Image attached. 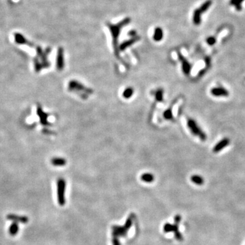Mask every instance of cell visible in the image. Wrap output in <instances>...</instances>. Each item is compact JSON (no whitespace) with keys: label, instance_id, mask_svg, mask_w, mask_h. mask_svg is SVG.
<instances>
[{"label":"cell","instance_id":"d6986e66","mask_svg":"<svg viewBox=\"0 0 245 245\" xmlns=\"http://www.w3.org/2000/svg\"><path fill=\"white\" fill-rule=\"evenodd\" d=\"M211 4H212V1L211 0H207L201 6V7L199 8V10L202 12V14H203L204 12H205L210 7Z\"/></svg>","mask_w":245,"mask_h":245},{"label":"cell","instance_id":"8fae6325","mask_svg":"<svg viewBox=\"0 0 245 245\" xmlns=\"http://www.w3.org/2000/svg\"><path fill=\"white\" fill-rule=\"evenodd\" d=\"M37 113H38V115L39 116V117H40V123L43 125H48V121H47V118H48V115L47 114L44 113V112L42 111V110L40 107H38Z\"/></svg>","mask_w":245,"mask_h":245},{"label":"cell","instance_id":"30bf717a","mask_svg":"<svg viewBox=\"0 0 245 245\" xmlns=\"http://www.w3.org/2000/svg\"><path fill=\"white\" fill-rule=\"evenodd\" d=\"M64 67V53H63L62 48H59L57 53V68L59 70H61Z\"/></svg>","mask_w":245,"mask_h":245},{"label":"cell","instance_id":"e0dca14e","mask_svg":"<svg viewBox=\"0 0 245 245\" xmlns=\"http://www.w3.org/2000/svg\"><path fill=\"white\" fill-rule=\"evenodd\" d=\"M19 225H18V223L14 222V223L10 225V228H9V233H10V234L11 236H14L17 235L18 231H19Z\"/></svg>","mask_w":245,"mask_h":245},{"label":"cell","instance_id":"277c9868","mask_svg":"<svg viewBox=\"0 0 245 245\" xmlns=\"http://www.w3.org/2000/svg\"><path fill=\"white\" fill-rule=\"evenodd\" d=\"M127 230L124 226L121 227L119 225L112 226V236L113 237H124L127 233Z\"/></svg>","mask_w":245,"mask_h":245},{"label":"cell","instance_id":"9a60e30c","mask_svg":"<svg viewBox=\"0 0 245 245\" xmlns=\"http://www.w3.org/2000/svg\"><path fill=\"white\" fill-rule=\"evenodd\" d=\"M201 14L202 12L199 11V9H197L194 11V13H193V22H194L195 25H198L200 24L201 22Z\"/></svg>","mask_w":245,"mask_h":245},{"label":"cell","instance_id":"603a6c76","mask_svg":"<svg viewBox=\"0 0 245 245\" xmlns=\"http://www.w3.org/2000/svg\"><path fill=\"white\" fill-rule=\"evenodd\" d=\"M163 117L165 118L167 120H170V119H173V114H172V111L171 108H168V110L163 112Z\"/></svg>","mask_w":245,"mask_h":245},{"label":"cell","instance_id":"2e32d148","mask_svg":"<svg viewBox=\"0 0 245 245\" xmlns=\"http://www.w3.org/2000/svg\"><path fill=\"white\" fill-rule=\"evenodd\" d=\"M191 181L194 184H196L197 185H202L204 183V180L202 176L199 175H193L191 177Z\"/></svg>","mask_w":245,"mask_h":245},{"label":"cell","instance_id":"52a82bcc","mask_svg":"<svg viewBox=\"0 0 245 245\" xmlns=\"http://www.w3.org/2000/svg\"><path fill=\"white\" fill-rule=\"evenodd\" d=\"M7 219L10 221H13L16 223H27L29 221L28 217L25 216H20L14 214H9L7 215Z\"/></svg>","mask_w":245,"mask_h":245},{"label":"cell","instance_id":"ffe728a7","mask_svg":"<svg viewBox=\"0 0 245 245\" xmlns=\"http://www.w3.org/2000/svg\"><path fill=\"white\" fill-rule=\"evenodd\" d=\"M244 0H231L230 1V4L235 6V8H236V10H241V4L242 2H243Z\"/></svg>","mask_w":245,"mask_h":245},{"label":"cell","instance_id":"9c48e42d","mask_svg":"<svg viewBox=\"0 0 245 245\" xmlns=\"http://www.w3.org/2000/svg\"><path fill=\"white\" fill-rule=\"evenodd\" d=\"M14 40L15 42L19 44H26L29 46H33V44L27 40L23 35L19 33H14Z\"/></svg>","mask_w":245,"mask_h":245},{"label":"cell","instance_id":"5b68a950","mask_svg":"<svg viewBox=\"0 0 245 245\" xmlns=\"http://www.w3.org/2000/svg\"><path fill=\"white\" fill-rule=\"evenodd\" d=\"M230 140H229L228 138H225L223 139H222V140H220L219 142H217V144H216V145H215V147H213V149H212L213 152H215V153H217V152H220L221 150L224 149L226 147H228V146L230 145Z\"/></svg>","mask_w":245,"mask_h":245},{"label":"cell","instance_id":"ac0fdd59","mask_svg":"<svg viewBox=\"0 0 245 245\" xmlns=\"http://www.w3.org/2000/svg\"><path fill=\"white\" fill-rule=\"evenodd\" d=\"M134 95V89L132 87H127L123 92V97L125 99H129Z\"/></svg>","mask_w":245,"mask_h":245},{"label":"cell","instance_id":"ba28073f","mask_svg":"<svg viewBox=\"0 0 245 245\" xmlns=\"http://www.w3.org/2000/svg\"><path fill=\"white\" fill-rule=\"evenodd\" d=\"M210 93L215 97H227L229 95V92L223 87H215L210 90Z\"/></svg>","mask_w":245,"mask_h":245},{"label":"cell","instance_id":"cb8c5ba5","mask_svg":"<svg viewBox=\"0 0 245 245\" xmlns=\"http://www.w3.org/2000/svg\"><path fill=\"white\" fill-rule=\"evenodd\" d=\"M34 66H35V69L37 72H39L41 70L42 68H43L42 64L39 61V60H38L37 58H35V59H34Z\"/></svg>","mask_w":245,"mask_h":245},{"label":"cell","instance_id":"3957f363","mask_svg":"<svg viewBox=\"0 0 245 245\" xmlns=\"http://www.w3.org/2000/svg\"><path fill=\"white\" fill-rule=\"evenodd\" d=\"M68 89L70 91H82L83 93H84L87 97H88L89 94L92 93V90L86 88V87H85L84 85L81 84V83H80L78 81H76V80L69 81L68 85Z\"/></svg>","mask_w":245,"mask_h":245},{"label":"cell","instance_id":"4316f807","mask_svg":"<svg viewBox=\"0 0 245 245\" xmlns=\"http://www.w3.org/2000/svg\"><path fill=\"white\" fill-rule=\"evenodd\" d=\"M181 221V216H180V215L175 216L174 221H175V223H176V224L178 225Z\"/></svg>","mask_w":245,"mask_h":245},{"label":"cell","instance_id":"4fadbf2b","mask_svg":"<svg viewBox=\"0 0 245 245\" xmlns=\"http://www.w3.org/2000/svg\"><path fill=\"white\" fill-rule=\"evenodd\" d=\"M51 163L55 166H64L66 164V160L63 157H53L51 159Z\"/></svg>","mask_w":245,"mask_h":245},{"label":"cell","instance_id":"484cf974","mask_svg":"<svg viewBox=\"0 0 245 245\" xmlns=\"http://www.w3.org/2000/svg\"><path fill=\"white\" fill-rule=\"evenodd\" d=\"M112 244H113V245H121L120 242H119V240H118L117 238L113 237V238H112Z\"/></svg>","mask_w":245,"mask_h":245},{"label":"cell","instance_id":"7a4b0ae2","mask_svg":"<svg viewBox=\"0 0 245 245\" xmlns=\"http://www.w3.org/2000/svg\"><path fill=\"white\" fill-rule=\"evenodd\" d=\"M66 188V182L64 179H59L57 181V199L60 206L66 204L65 192Z\"/></svg>","mask_w":245,"mask_h":245},{"label":"cell","instance_id":"8992f818","mask_svg":"<svg viewBox=\"0 0 245 245\" xmlns=\"http://www.w3.org/2000/svg\"><path fill=\"white\" fill-rule=\"evenodd\" d=\"M179 59L181 60L182 64V69H183V73L186 75H188L190 73L191 69H192V65H191L187 60L183 57L181 54H179Z\"/></svg>","mask_w":245,"mask_h":245},{"label":"cell","instance_id":"5bb4252c","mask_svg":"<svg viewBox=\"0 0 245 245\" xmlns=\"http://www.w3.org/2000/svg\"><path fill=\"white\" fill-rule=\"evenodd\" d=\"M140 179L142 181L145 182V183H150L153 182L155 177L153 176V174H150V173H144L141 176Z\"/></svg>","mask_w":245,"mask_h":245},{"label":"cell","instance_id":"d4e9b609","mask_svg":"<svg viewBox=\"0 0 245 245\" xmlns=\"http://www.w3.org/2000/svg\"><path fill=\"white\" fill-rule=\"evenodd\" d=\"M206 42H207V43L209 45L212 46V45L215 44L216 39H215V38H214V37H209L208 39L206 40Z\"/></svg>","mask_w":245,"mask_h":245},{"label":"cell","instance_id":"7c38bea8","mask_svg":"<svg viewBox=\"0 0 245 245\" xmlns=\"http://www.w3.org/2000/svg\"><path fill=\"white\" fill-rule=\"evenodd\" d=\"M163 231L166 233L171 232V231H174V233L178 232L179 231V227L177 224L171 225L170 223H166L165 225L163 227Z\"/></svg>","mask_w":245,"mask_h":245},{"label":"cell","instance_id":"44dd1931","mask_svg":"<svg viewBox=\"0 0 245 245\" xmlns=\"http://www.w3.org/2000/svg\"><path fill=\"white\" fill-rule=\"evenodd\" d=\"M134 215L132 214L129 216V217H128V219H127L126 222H125V224L124 227L125 228L127 229V230H129V229L131 228L132 224H133V220H134Z\"/></svg>","mask_w":245,"mask_h":245},{"label":"cell","instance_id":"7402d4cb","mask_svg":"<svg viewBox=\"0 0 245 245\" xmlns=\"http://www.w3.org/2000/svg\"><path fill=\"white\" fill-rule=\"evenodd\" d=\"M155 99L157 102H162L163 100V91L162 89H158L155 93Z\"/></svg>","mask_w":245,"mask_h":245},{"label":"cell","instance_id":"6da1fadb","mask_svg":"<svg viewBox=\"0 0 245 245\" xmlns=\"http://www.w3.org/2000/svg\"><path fill=\"white\" fill-rule=\"evenodd\" d=\"M187 126L189 129H190V132L192 133L199 137L202 140H205L206 139V136L204 132L200 129V127L198 126L196 121L193 120L192 119H189L187 121Z\"/></svg>","mask_w":245,"mask_h":245}]
</instances>
